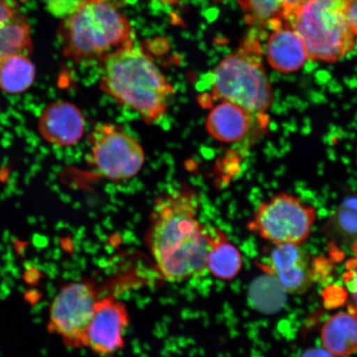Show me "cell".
Returning <instances> with one entry per match:
<instances>
[{"instance_id":"8992f818","label":"cell","mask_w":357,"mask_h":357,"mask_svg":"<svg viewBox=\"0 0 357 357\" xmlns=\"http://www.w3.org/2000/svg\"><path fill=\"white\" fill-rule=\"evenodd\" d=\"M318 220L312 204L281 192L264 201L248 222V229L274 245H301L310 239Z\"/></svg>"},{"instance_id":"603a6c76","label":"cell","mask_w":357,"mask_h":357,"mask_svg":"<svg viewBox=\"0 0 357 357\" xmlns=\"http://www.w3.org/2000/svg\"><path fill=\"white\" fill-rule=\"evenodd\" d=\"M156 1H159L164 4H167V6H172V4H175L180 1V0H156Z\"/></svg>"},{"instance_id":"52a82bcc","label":"cell","mask_w":357,"mask_h":357,"mask_svg":"<svg viewBox=\"0 0 357 357\" xmlns=\"http://www.w3.org/2000/svg\"><path fill=\"white\" fill-rule=\"evenodd\" d=\"M93 166L113 181L136 176L145 163V153L135 138L118 126L100 123L89 136Z\"/></svg>"},{"instance_id":"9c48e42d","label":"cell","mask_w":357,"mask_h":357,"mask_svg":"<svg viewBox=\"0 0 357 357\" xmlns=\"http://www.w3.org/2000/svg\"><path fill=\"white\" fill-rule=\"evenodd\" d=\"M129 325L126 303L114 294L100 298L89 324L84 347L100 357H114L125 347L124 333Z\"/></svg>"},{"instance_id":"7a4b0ae2","label":"cell","mask_w":357,"mask_h":357,"mask_svg":"<svg viewBox=\"0 0 357 357\" xmlns=\"http://www.w3.org/2000/svg\"><path fill=\"white\" fill-rule=\"evenodd\" d=\"M100 62L102 92L135 110L147 124L164 117L175 91L146 53L131 46L110 53Z\"/></svg>"},{"instance_id":"277c9868","label":"cell","mask_w":357,"mask_h":357,"mask_svg":"<svg viewBox=\"0 0 357 357\" xmlns=\"http://www.w3.org/2000/svg\"><path fill=\"white\" fill-rule=\"evenodd\" d=\"M261 53L260 43L249 37L238 50L225 57L213 70V99L233 102L252 114H267L274 96Z\"/></svg>"},{"instance_id":"2e32d148","label":"cell","mask_w":357,"mask_h":357,"mask_svg":"<svg viewBox=\"0 0 357 357\" xmlns=\"http://www.w3.org/2000/svg\"><path fill=\"white\" fill-rule=\"evenodd\" d=\"M242 254L220 229H211V248L207 257V271L214 278L231 281L242 271Z\"/></svg>"},{"instance_id":"ba28073f","label":"cell","mask_w":357,"mask_h":357,"mask_svg":"<svg viewBox=\"0 0 357 357\" xmlns=\"http://www.w3.org/2000/svg\"><path fill=\"white\" fill-rule=\"evenodd\" d=\"M100 298L91 280L65 285L52 303L49 331L60 336L66 346L84 347L89 324Z\"/></svg>"},{"instance_id":"ffe728a7","label":"cell","mask_w":357,"mask_h":357,"mask_svg":"<svg viewBox=\"0 0 357 357\" xmlns=\"http://www.w3.org/2000/svg\"><path fill=\"white\" fill-rule=\"evenodd\" d=\"M82 0H47V6L53 16L61 20L73 13Z\"/></svg>"},{"instance_id":"7402d4cb","label":"cell","mask_w":357,"mask_h":357,"mask_svg":"<svg viewBox=\"0 0 357 357\" xmlns=\"http://www.w3.org/2000/svg\"><path fill=\"white\" fill-rule=\"evenodd\" d=\"M301 357H336L330 354L327 350L321 349V348H312L307 350Z\"/></svg>"},{"instance_id":"44dd1931","label":"cell","mask_w":357,"mask_h":357,"mask_svg":"<svg viewBox=\"0 0 357 357\" xmlns=\"http://www.w3.org/2000/svg\"><path fill=\"white\" fill-rule=\"evenodd\" d=\"M346 1L347 20L357 38V0H346Z\"/></svg>"},{"instance_id":"8fae6325","label":"cell","mask_w":357,"mask_h":357,"mask_svg":"<svg viewBox=\"0 0 357 357\" xmlns=\"http://www.w3.org/2000/svg\"><path fill=\"white\" fill-rule=\"evenodd\" d=\"M314 263L301 245H275L263 269L287 291L303 294L314 282Z\"/></svg>"},{"instance_id":"d6986e66","label":"cell","mask_w":357,"mask_h":357,"mask_svg":"<svg viewBox=\"0 0 357 357\" xmlns=\"http://www.w3.org/2000/svg\"><path fill=\"white\" fill-rule=\"evenodd\" d=\"M343 283L348 293V312L357 316V258L355 257L347 262Z\"/></svg>"},{"instance_id":"6da1fadb","label":"cell","mask_w":357,"mask_h":357,"mask_svg":"<svg viewBox=\"0 0 357 357\" xmlns=\"http://www.w3.org/2000/svg\"><path fill=\"white\" fill-rule=\"evenodd\" d=\"M197 191L183 187L155 201L146 243L160 279L181 283L207 273L211 229L198 220Z\"/></svg>"},{"instance_id":"9a60e30c","label":"cell","mask_w":357,"mask_h":357,"mask_svg":"<svg viewBox=\"0 0 357 357\" xmlns=\"http://www.w3.org/2000/svg\"><path fill=\"white\" fill-rule=\"evenodd\" d=\"M303 1L305 0H238L247 24L271 30L287 24L290 17Z\"/></svg>"},{"instance_id":"5b68a950","label":"cell","mask_w":357,"mask_h":357,"mask_svg":"<svg viewBox=\"0 0 357 357\" xmlns=\"http://www.w3.org/2000/svg\"><path fill=\"white\" fill-rule=\"evenodd\" d=\"M287 24L303 40L309 59L337 61L355 47L346 0H305Z\"/></svg>"},{"instance_id":"e0dca14e","label":"cell","mask_w":357,"mask_h":357,"mask_svg":"<svg viewBox=\"0 0 357 357\" xmlns=\"http://www.w3.org/2000/svg\"><path fill=\"white\" fill-rule=\"evenodd\" d=\"M325 350L336 357L347 356L357 351V316L341 312L326 321L321 332Z\"/></svg>"},{"instance_id":"ac0fdd59","label":"cell","mask_w":357,"mask_h":357,"mask_svg":"<svg viewBox=\"0 0 357 357\" xmlns=\"http://www.w3.org/2000/svg\"><path fill=\"white\" fill-rule=\"evenodd\" d=\"M36 66L29 55L13 54L0 61V89L8 95H21L33 86Z\"/></svg>"},{"instance_id":"30bf717a","label":"cell","mask_w":357,"mask_h":357,"mask_svg":"<svg viewBox=\"0 0 357 357\" xmlns=\"http://www.w3.org/2000/svg\"><path fill=\"white\" fill-rule=\"evenodd\" d=\"M269 121L268 114H252L233 102L220 101L209 112L205 128L218 142L238 144L255 132H265Z\"/></svg>"},{"instance_id":"cb8c5ba5","label":"cell","mask_w":357,"mask_h":357,"mask_svg":"<svg viewBox=\"0 0 357 357\" xmlns=\"http://www.w3.org/2000/svg\"><path fill=\"white\" fill-rule=\"evenodd\" d=\"M351 250H352V252L354 253V257L356 258H357V240L354 243V245H352Z\"/></svg>"},{"instance_id":"5bb4252c","label":"cell","mask_w":357,"mask_h":357,"mask_svg":"<svg viewBox=\"0 0 357 357\" xmlns=\"http://www.w3.org/2000/svg\"><path fill=\"white\" fill-rule=\"evenodd\" d=\"M266 55L272 68L282 73L300 70L309 59L305 43L289 24L272 30L266 43Z\"/></svg>"},{"instance_id":"7c38bea8","label":"cell","mask_w":357,"mask_h":357,"mask_svg":"<svg viewBox=\"0 0 357 357\" xmlns=\"http://www.w3.org/2000/svg\"><path fill=\"white\" fill-rule=\"evenodd\" d=\"M86 119L77 105L56 101L45 107L38 119V130L43 139L52 145L73 146L86 132Z\"/></svg>"},{"instance_id":"4fadbf2b","label":"cell","mask_w":357,"mask_h":357,"mask_svg":"<svg viewBox=\"0 0 357 357\" xmlns=\"http://www.w3.org/2000/svg\"><path fill=\"white\" fill-rule=\"evenodd\" d=\"M31 26L16 0H0V61L33 51Z\"/></svg>"},{"instance_id":"3957f363","label":"cell","mask_w":357,"mask_h":357,"mask_svg":"<svg viewBox=\"0 0 357 357\" xmlns=\"http://www.w3.org/2000/svg\"><path fill=\"white\" fill-rule=\"evenodd\" d=\"M57 35L62 54L77 64L101 61L134 43L130 22L113 0H82L61 20Z\"/></svg>"}]
</instances>
